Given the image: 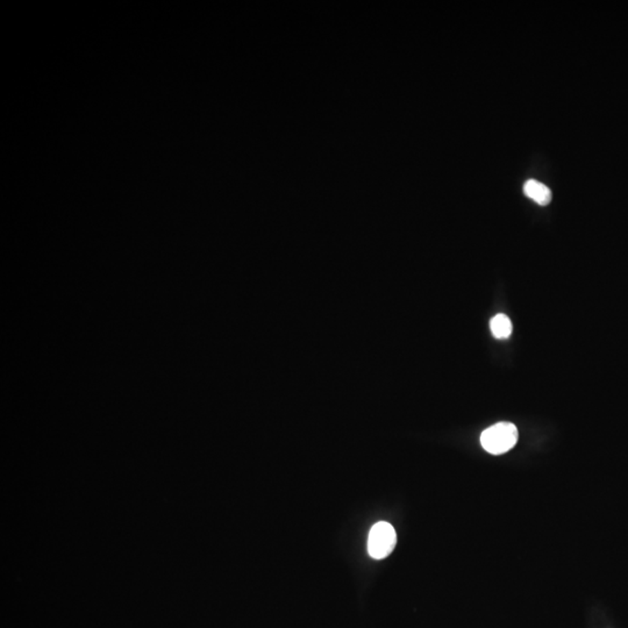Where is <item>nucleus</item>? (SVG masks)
<instances>
[{
  "label": "nucleus",
  "mask_w": 628,
  "mask_h": 628,
  "mask_svg": "<svg viewBox=\"0 0 628 628\" xmlns=\"http://www.w3.org/2000/svg\"><path fill=\"white\" fill-rule=\"evenodd\" d=\"M518 441V429L511 422H498L485 429L481 436L484 449L492 455H501L511 451Z\"/></svg>",
  "instance_id": "1"
},
{
  "label": "nucleus",
  "mask_w": 628,
  "mask_h": 628,
  "mask_svg": "<svg viewBox=\"0 0 628 628\" xmlns=\"http://www.w3.org/2000/svg\"><path fill=\"white\" fill-rule=\"evenodd\" d=\"M490 328L494 338L499 340L508 339L512 334L513 326L511 320L503 313L494 316L490 321Z\"/></svg>",
  "instance_id": "4"
},
{
  "label": "nucleus",
  "mask_w": 628,
  "mask_h": 628,
  "mask_svg": "<svg viewBox=\"0 0 628 628\" xmlns=\"http://www.w3.org/2000/svg\"><path fill=\"white\" fill-rule=\"evenodd\" d=\"M397 534L393 525L379 521L371 527L368 535V553L375 559L388 557L396 547Z\"/></svg>",
  "instance_id": "2"
},
{
  "label": "nucleus",
  "mask_w": 628,
  "mask_h": 628,
  "mask_svg": "<svg viewBox=\"0 0 628 628\" xmlns=\"http://www.w3.org/2000/svg\"><path fill=\"white\" fill-rule=\"evenodd\" d=\"M523 193L535 203L546 206L552 201V191L548 186L535 179H530L523 186Z\"/></svg>",
  "instance_id": "3"
}]
</instances>
